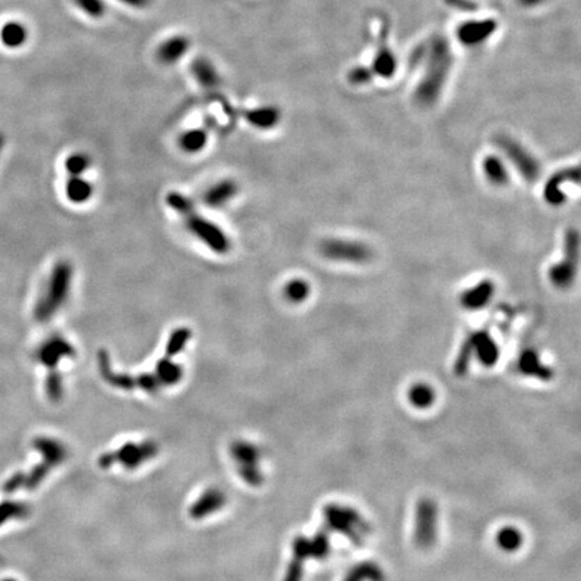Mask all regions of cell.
Here are the masks:
<instances>
[{
    "label": "cell",
    "mask_w": 581,
    "mask_h": 581,
    "mask_svg": "<svg viewBox=\"0 0 581 581\" xmlns=\"http://www.w3.org/2000/svg\"><path fill=\"white\" fill-rule=\"evenodd\" d=\"M483 173L488 182L494 186H506L510 175L499 156L488 155L483 160Z\"/></svg>",
    "instance_id": "44dd1931"
},
{
    "label": "cell",
    "mask_w": 581,
    "mask_h": 581,
    "mask_svg": "<svg viewBox=\"0 0 581 581\" xmlns=\"http://www.w3.org/2000/svg\"><path fill=\"white\" fill-rule=\"evenodd\" d=\"M93 194L92 185L79 175H72L66 183V196L73 203H84L91 199Z\"/></svg>",
    "instance_id": "7402d4cb"
},
{
    "label": "cell",
    "mask_w": 581,
    "mask_h": 581,
    "mask_svg": "<svg viewBox=\"0 0 581 581\" xmlns=\"http://www.w3.org/2000/svg\"><path fill=\"white\" fill-rule=\"evenodd\" d=\"M495 143L525 180L536 182L541 176L540 162L517 140L510 136L499 135L497 136Z\"/></svg>",
    "instance_id": "277c9868"
},
{
    "label": "cell",
    "mask_w": 581,
    "mask_h": 581,
    "mask_svg": "<svg viewBox=\"0 0 581 581\" xmlns=\"http://www.w3.org/2000/svg\"><path fill=\"white\" fill-rule=\"evenodd\" d=\"M155 375L162 385H174L180 381L183 370L178 364H174L170 357H166L157 362Z\"/></svg>",
    "instance_id": "603a6c76"
},
{
    "label": "cell",
    "mask_w": 581,
    "mask_h": 581,
    "mask_svg": "<svg viewBox=\"0 0 581 581\" xmlns=\"http://www.w3.org/2000/svg\"><path fill=\"white\" fill-rule=\"evenodd\" d=\"M437 534V506L432 501L424 498L417 504L416 509V529L415 543L417 548L426 550L436 543Z\"/></svg>",
    "instance_id": "52a82bcc"
},
{
    "label": "cell",
    "mask_w": 581,
    "mask_h": 581,
    "mask_svg": "<svg viewBox=\"0 0 581 581\" xmlns=\"http://www.w3.org/2000/svg\"><path fill=\"white\" fill-rule=\"evenodd\" d=\"M232 456L235 465H238L240 475L245 479V482H249L252 486H260L263 482V477L258 470L260 451L249 443L237 442L232 446Z\"/></svg>",
    "instance_id": "9c48e42d"
},
{
    "label": "cell",
    "mask_w": 581,
    "mask_h": 581,
    "mask_svg": "<svg viewBox=\"0 0 581 581\" xmlns=\"http://www.w3.org/2000/svg\"><path fill=\"white\" fill-rule=\"evenodd\" d=\"M0 39L6 47L20 49L22 46H24V43L29 39V30L23 23H20L18 20H13L3 26L1 33H0Z\"/></svg>",
    "instance_id": "ffe728a7"
},
{
    "label": "cell",
    "mask_w": 581,
    "mask_h": 581,
    "mask_svg": "<svg viewBox=\"0 0 581 581\" xmlns=\"http://www.w3.org/2000/svg\"><path fill=\"white\" fill-rule=\"evenodd\" d=\"M472 345V351L477 354L478 359L484 366L490 368L495 365L499 359V348L495 341L491 338L487 330L477 331L468 336Z\"/></svg>",
    "instance_id": "4fadbf2b"
},
{
    "label": "cell",
    "mask_w": 581,
    "mask_h": 581,
    "mask_svg": "<svg viewBox=\"0 0 581 581\" xmlns=\"http://www.w3.org/2000/svg\"><path fill=\"white\" fill-rule=\"evenodd\" d=\"M408 398L413 407L426 409L435 403V390L424 382L415 384L408 392Z\"/></svg>",
    "instance_id": "cb8c5ba5"
},
{
    "label": "cell",
    "mask_w": 581,
    "mask_h": 581,
    "mask_svg": "<svg viewBox=\"0 0 581 581\" xmlns=\"http://www.w3.org/2000/svg\"><path fill=\"white\" fill-rule=\"evenodd\" d=\"M225 504V495L219 490H209L192 506L190 516L193 518H203V516H208L218 509L222 507Z\"/></svg>",
    "instance_id": "d6986e66"
},
{
    "label": "cell",
    "mask_w": 581,
    "mask_h": 581,
    "mask_svg": "<svg viewBox=\"0 0 581 581\" xmlns=\"http://www.w3.org/2000/svg\"><path fill=\"white\" fill-rule=\"evenodd\" d=\"M156 454H157V446L153 442H146L143 444L130 443V444L121 447L116 452L102 455L100 458V465L107 468L117 462L127 468H135L143 462L154 458Z\"/></svg>",
    "instance_id": "ba28073f"
},
{
    "label": "cell",
    "mask_w": 581,
    "mask_h": 581,
    "mask_svg": "<svg viewBox=\"0 0 581 581\" xmlns=\"http://www.w3.org/2000/svg\"><path fill=\"white\" fill-rule=\"evenodd\" d=\"M518 368L525 375H534L543 381H549L553 377V370L543 365L540 359V355L533 349L523 351L518 361Z\"/></svg>",
    "instance_id": "2e32d148"
},
{
    "label": "cell",
    "mask_w": 581,
    "mask_h": 581,
    "mask_svg": "<svg viewBox=\"0 0 581 581\" xmlns=\"http://www.w3.org/2000/svg\"><path fill=\"white\" fill-rule=\"evenodd\" d=\"M497 543L499 545V548L504 550V552H516L521 548L523 543L522 533L513 527V526H507L504 527L497 537Z\"/></svg>",
    "instance_id": "4316f807"
},
{
    "label": "cell",
    "mask_w": 581,
    "mask_h": 581,
    "mask_svg": "<svg viewBox=\"0 0 581 581\" xmlns=\"http://www.w3.org/2000/svg\"><path fill=\"white\" fill-rule=\"evenodd\" d=\"M310 284L303 279H293L284 287L286 299L295 304L303 303L310 296Z\"/></svg>",
    "instance_id": "83f0119b"
},
{
    "label": "cell",
    "mask_w": 581,
    "mask_h": 581,
    "mask_svg": "<svg viewBox=\"0 0 581 581\" xmlns=\"http://www.w3.org/2000/svg\"><path fill=\"white\" fill-rule=\"evenodd\" d=\"M73 277V268L68 261H59L50 273L45 293L39 297L34 309V316L38 322L50 320L66 303Z\"/></svg>",
    "instance_id": "6da1fadb"
},
{
    "label": "cell",
    "mask_w": 581,
    "mask_h": 581,
    "mask_svg": "<svg viewBox=\"0 0 581 581\" xmlns=\"http://www.w3.org/2000/svg\"><path fill=\"white\" fill-rule=\"evenodd\" d=\"M195 81L205 89H214L221 82V75L213 61L208 57H196L190 65Z\"/></svg>",
    "instance_id": "9a60e30c"
},
{
    "label": "cell",
    "mask_w": 581,
    "mask_h": 581,
    "mask_svg": "<svg viewBox=\"0 0 581 581\" xmlns=\"http://www.w3.org/2000/svg\"><path fill=\"white\" fill-rule=\"evenodd\" d=\"M580 238L576 229L571 228L565 234L564 256L561 261L549 270V280L557 288H568L573 284L579 267Z\"/></svg>",
    "instance_id": "3957f363"
},
{
    "label": "cell",
    "mask_w": 581,
    "mask_h": 581,
    "mask_svg": "<svg viewBox=\"0 0 581 581\" xmlns=\"http://www.w3.org/2000/svg\"><path fill=\"white\" fill-rule=\"evenodd\" d=\"M385 581L381 569L373 562H362L350 571L345 581Z\"/></svg>",
    "instance_id": "d4e9b609"
},
{
    "label": "cell",
    "mask_w": 581,
    "mask_h": 581,
    "mask_svg": "<svg viewBox=\"0 0 581 581\" xmlns=\"http://www.w3.org/2000/svg\"><path fill=\"white\" fill-rule=\"evenodd\" d=\"M4 143H6V140H4V136L0 134V155H1V151H3V148H4Z\"/></svg>",
    "instance_id": "e575fe53"
},
{
    "label": "cell",
    "mask_w": 581,
    "mask_h": 581,
    "mask_svg": "<svg viewBox=\"0 0 581 581\" xmlns=\"http://www.w3.org/2000/svg\"><path fill=\"white\" fill-rule=\"evenodd\" d=\"M472 355H474L472 345L470 342V338H467L465 343H463V346H462V349L459 351L458 359L455 362V373L458 375H465V373H467V370L470 368V364H471Z\"/></svg>",
    "instance_id": "4dcf8cb0"
},
{
    "label": "cell",
    "mask_w": 581,
    "mask_h": 581,
    "mask_svg": "<svg viewBox=\"0 0 581 581\" xmlns=\"http://www.w3.org/2000/svg\"><path fill=\"white\" fill-rule=\"evenodd\" d=\"M326 522L331 530H335L341 534H345L350 541L358 546L362 545L361 533L368 534L370 532L369 523L362 518V516L351 509L339 504H329L325 509Z\"/></svg>",
    "instance_id": "7a4b0ae2"
},
{
    "label": "cell",
    "mask_w": 581,
    "mask_h": 581,
    "mask_svg": "<svg viewBox=\"0 0 581 581\" xmlns=\"http://www.w3.org/2000/svg\"><path fill=\"white\" fill-rule=\"evenodd\" d=\"M91 166V159L85 154H73L66 159V170L72 175H81Z\"/></svg>",
    "instance_id": "d6a6232c"
},
{
    "label": "cell",
    "mask_w": 581,
    "mask_h": 581,
    "mask_svg": "<svg viewBox=\"0 0 581 581\" xmlns=\"http://www.w3.org/2000/svg\"><path fill=\"white\" fill-rule=\"evenodd\" d=\"M117 1L123 3V4H124V6H127V7L135 8V10H144V8H148V7L151 6V3H153V0H117Z\"/></svg>",
    "instance_id": "836d02e7"
},
{
    "label": "cell",
    "mask_w": 581,
    "mask_h": 581,
    "mask_svg": "<svg viewBox=\"0 0 581 581\" xmlns=\"http://www.w3.org/2000/svg\"><path fill=\"white\" fill-rule=\"evenodd\" d=\"M495 293V286L491 280H482L477 286L465 290L460 296V304L465 310H481L486 307Z\"/></svg>",
    "instance_id": "5bb4252c"
},
{
    "label": "cell",
    "mask_w": 581,
    "mask_h": 581,
    "mask_svg": "<svg viewBox=\"0 0 581 581\" xmlns=\"http://www.w3.org/2000/svg\"><path fill=\"white\" fill-rule=\"evenodd\" d=\"M208 143V134L203 130H190L179 137V146L185 153H199Z\"/></svg>",
    "instance_id": "484cf974"
},
{
    "label": "cell",
    "mask_w": 581,
    "mask_h": 581,
    "mask_svg": "<svg viewBox=\"0 0 581 581\" xmlns=\"http://www.w3.org/2000/svg\"><path fill=\"white\" fill-rule=\"evenodd\" d=\"M190 338H192V331L190 330L186 329V327L175 330L169 338V342H167V346H166V357L173 358L178 353H180L182 350L186 348Z\"/></svg>",
    "instance_id": "f546056e"
},
{
    "label": "cell",
    "mask_w": 581,
    "mask_h": 581,
    "mask_svg": "<svg viewBox=\"0 0 581 581\" xmlns=\"http://www.w3.org/2000/svg\"><path fill=\"white\" fill-rule=\"evenodd\" d=\"M186 221V226L194 235L206 244L213 252L225 254L231 251V241L228 235L222 232L212 221L203 218L196 213L195 208L182 215Z\"/></svg>",
    "instance_id": "8992f818"
},
{
    "label": "cell",
    "mask_w": 581,
    "mask_h": 581,
    "mask_svg": "<svg viewBox=\"0 0 581 581\" xmlns=\"http://www.w3.org/2000/svg\"><path fill=\"white\" fill-rule=\"evenodd\" d=\"M167 205L180 215L190 212L195 208L193 202L187 196H185L183 194L175 193V192L167 195Z\"/></svg>",
    "instance_id": "1f68e13d"
},
{
    "label": "cell",
    "mask_w": 581,
    "mask_h": 581,
    "mask_svg": "<svg viewBox=\"0 0 581 581\" xmlns=\"http://www.w3.org/2000/svg\"><path fill=\"white\" fill-rule=\"evenodd\" d=\"M193 42L186 34H174L163 39L155 50L156 59L166 66L178 63L190 52Z\"/></svg>",
    "instance_id": "30bf717a"
},
{
    "label": "cell",
    "mask_w": 581,
    "mask_h": 581,
    "mask_svg": "<svg viewBox=\"0 0 581 581\" xmlns=\"http://www.w3.org/2000/svg\"><path fill=\"white\" fill-rule=\"evenodd\" d=\"M84 15L91 20H101L107 15L108 7L105 0H72Z\"/></svg>",
    "instance_id": "f1b7e54d"
},
{
    "label": "cell",
    "mask_w": 581,
    "mask_h": 581,
    "mask_svg": "<svg viewBox=\"0 0 581 581\" xmlns=\"http://www.w3.org/2000/svg\"><path fill=\"white\" fill-rule=\"evenodd\" d=\"M76 350L65 338L54 335L49 338L37 351V358L40 364L50 369L57 368L61 359L75 357Z\"/></svg>",
    "instance_id": "7c38bea8"
},
{
    "label": "cell",
    "mask_w": 581,
    "mask_h": 581,
    "mask_svg": "<svg viewBox=\"0 0 581 581\" xmlns=\"http://www.w3.org/2000/svg\"><path fill=\"white\" fill-rule=\"evenodd\" d=\"M320 253L331 261L335 263H346V264H366L373 258V252L359 241H351V240H338V238H329L325 240L320 247Z\"/></svg>",
    "instance_id": "5b68a950"
},
{
    "label": "cell",
    "mask_w": 581,
    "mask_h": 581,
    "mask_svg": "<svg viewBox=\"0 0 581 581\" xmlns=\"http://www.w3.org/2000/svg\"><path fill=\"white\" fill-rule=\"evenodd\" d=\"M245 120L256 128L260 130H270L279 124L281 114L276 107H260L245 112Z\"/></svg>",
    "instance_id": "ac0fdd59"
},
{
    "label": "cell",
    "mask_w": 581,
    "mask_h": 581,
    "mask_svg": "<svg viewBox=\"0 0 581 581\" xmlns=\"http://www.w3.org/2000/svg\"><path fill=\"white\" fill-rule=\"evenodd\" d=\"M237 192H238V187L235 182H233L231 179H225L214 185L213 187H210L205 194L203 201L210 208H221L234 198Z\"/></svg>",
    "instance_id": "e0dca14e"
},
{
    "label": "cell",
    "mask_w": 581,
    "mask_h": 581,
    "mask_svg": "<svg viewBox=\"0 0 581 581\" xmlns=\"http://www.w3.org/2000/svg\"><path fill=\"white\" fill-rule=\"evenodd\" d=\"M565 182H573L576 185L580 182L579 167H572V169H565L561 171H557L556 174L552 175L546 180L543 186V198L550 206H561L565 202L566 195H565V192L561 190L562 185Z\"/></svg>",
    "instance_id": "8fae6325"
}]
</instances>
